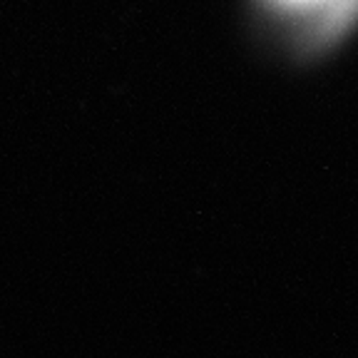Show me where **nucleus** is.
<instances>
[{
  "mask_svg": "<svg viewBox=\"0 0 358 358\" xmlns=\"http://www.w3.org/2000/svg\"><path fill=\"white\" fill-rule=\"evenodd\" d=\"M257 22L299 55H316L358 20V0H246Z\"/></svg>",
  "mask_w": 358,
  "mask_h": 358,
  "instance_id": "f257e3e1",
  "label": "nucleus"
}]
</instances>
